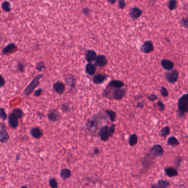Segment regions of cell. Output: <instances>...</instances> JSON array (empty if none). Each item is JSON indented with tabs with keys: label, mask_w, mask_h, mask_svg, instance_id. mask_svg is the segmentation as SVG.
<instances>
[{
	"label": "cell",
	"mask_w": 188,
	"mask_h": 188,
	"mask_svg": "<svg viewBox=\"0 0 188 188\" xmlns=\"http://www.w3.org/2000/svg\"><path fill=\"white\" fill-rule=\"evenodd\" d=\"M177 106L178 116L180 118H183L188 112V92L183 94L179 99Z\"/></svg>",
	"instance_id": "6da1fadb"
},
{
	"label": "cell",
	"mask_w": 188,
	"mask_h": 188,
	"mask_svg": "<svg viewBox=\"0 0 188 188\" xmlns=\"http://www.w3.org/2000/svg\"><path fill=\"white\" fill-rule=\"evenodd\" d=\"M103 119V116L100 114H96L92 116L91 118H89L86 123V129L89 132H95L99 128L100 123V121Z\"/></svg>",
	"instance_id": "7a4b0ae2"
},
{
	"label": "cell",
	"mask_w": 188,
	"mask_h": 188,
	"mask_svg": "<svg viewBox=\"0 0 188 188\" xmlns=\"http://www.w3.org/2000/svg\"><path fill=\"white\" fill-rule=\"evenodd\" d=\"M42 77H43V74H41L37 75L34 78L33 80L30 82L29 84L27 86V87L24 90V94L25 95L28 96L33 92L35 89L39 85L40 80Z\"/></svg>",
	"instance_id": "3957f363"
},
{
	"label": "cell",
	"mask_w": 188,
	"mask_h": 188,
	"mask_svg": "<svg viewBox=\"0 0 188 188\" xmlns=\"http://www.w3.org/2000/svg\"><path fill=\"white\" fill-rule=\"evenodd\" d=\"M165 77L167 81L171 84H174L178 80L179 73L177 69H172L167 71L165 73Z\"/></svg>",
	"instance_id": "277c9868"
},
{
	"label": "cell",
	"mask_w": 188,
	"mask_h": 188,
	"mask_svg": "<svg viewBox=\"0 0 188 188\" xmlns=\"http://www.w3.org/2000/svg\"><path fill=\"white\" fill-rule=\"evenodd\" d=\"M150 152L151 155L153 156L154 157H161L163 155L164 150L161 145L157 144L154 145L151 148Z\"/></svg>",
	"instance_id": "5b68a950"
},
{
	"label": "cell",
	"mask_w": 188,
	"mask_h": 188,
	"mask_svg": "<svg viewBox=\"0 0 188 188\" xmlns=\"http://www.w3.org/2000/svg\"><path fill=\"white\" fill-rule=\"evenodd\" d=\"M9 135L3 123H0V142L6 143L9 140Z\"/></svg>",
	"instance_id": "8992f818"
},
{
	"label": "cell",
	"mask_w": 188,
	"mask_h": 188,
	"mask_svg": "<svg viewBox=\"0 0 188 188\" xmlns=\"http://www.w3.org/2000/svg\"><path fill=\"white\" fill-rule=\"evenodd\" d=\"M99 135L101 140L106 141L109 139L111 137L109 131V127L107 125H104L102 127L99 132Z\"/></svg>",
	"instance_id": "52a82bcc"
},
{
	"label": "cell",
	"mask_w": 188,
	"mask_h": 188,
	"mask_svg": "<svg viewBox=\"0 0 188 188\" xmlns=\"http://www.w3.org/2000/svg\"><path fill=\"white\" fill-rule=\"evenodd\" d=\"M141 51L143 52L144 53L148 54L150 53L154 50V45L152 41L150 40L146 41L140 48Z\"/></svg>",
	"instance_id": "ba28073f"
},
{
	"label": "cell",
	"mask_w": 188,
	"mask_h": 188,
	"mask_svg": "<svg viewBox=\"0 0 188 188\" xmlns=\"http://www.w3.org/2000/svg\"><path fill=\"white\" fill-rule=\"evenodd\" d=\"M48 120L52 122H57L61 118V115L59 111L55 109L51 110L48 114Z\"/></svg>",
	"instance_id": "9c48e42d"
},
{
	"label": "cell",
	"mask_w": 188,
	"mask_h": 188,
	"mask_svg": "<svg viewBox=\"0 0 188 188\" xmlns=\"http://www.w3.org/2000/svg\"><path fill=\"white\" fill-rule=\"evenodd\" d=\"M96 52L92 50H88L85 53V58L86 61L89 63H92L95 62L97 59Z\"/></svg>",
	"instance_id": "30bf717a"
},
{
	"label": "cell",
	"mask_w": 188,
	"mask_h": 188,
	"mask_svg": "<svg viewBox=\"0 0 188 188\" xmlns=\"http://www.w3.org/2000/svg\"><path fill=\"white\" fill-rule=\"evenodd\" d=\"M17 47L15 43H10L4 47L2 50L3 55H8L17 51Z\"/></svg>",
	"instance_id": "8fae6325"
},
{
	"label": "cell",
	"mask_w": 188,
	"mask_h": 188,
	"mask_svg": "<svg viewBox=\"0 0 188 188\" xmlns=\"http://www.w3.org/2000/svg\"><path fill=\"white\" fill-rule=\"evenodd\" d=\"M53 88L57 94L61 95L64 92L66 87H65V85L62 81H58L53 84Z\"/></svg>",
	"instance_id": "7c38bea8"
},
{
	"label": "cell",
	"mask_w": 188,
	"mask_h": 188,
	"mask_svg": "<svg viewBox=\"0 0 188 188\" xmlns=\"http://www.w3.org/2000/svg\"><path fill=\"white\" fill-rule=\"evenodd\" d=\"M8 123L12 128L15 129L18 125V118L14 113H12L8 116Z\"/></svg>",
	"instance_id": "4fadbf2b"
},
{
	"label": "cell",
	"mask_w": 188,
	"mask_h": 188,
	"mask_svg": "<svg viewBox=\"0 0 188 188\" xmlns=\"http://www.w3.org/2000/svg\"><path fill=\"white\" fill-rule=\"evenodd\" d=\"M95 62V66L98 67H103L107 65V58L104 55H100L97 57V59Z\"/></svg>",
	"instance_id": "5bb4252c"
},
{
	"label": "cell",
	"mask_w": 188,
	"mask_h": 188,
	"mask_svg": "<svg viewBox=\"0 0 188 188\" xmlns=\"http://www.w3.org/2000/svg\"><path fill=\"white\" fill-rule=\"evenodd\" d=\"M161 64L163 68L167 71L173 69L174 67V63L173 62L168 59H162L161 61Z\"/></svg>",
	"instance_id": "9a60e30c"
},
{
	"label": "cell",
	"mask_w": 188,
	"mask_h": 188,
	"mask_svg": "<svg viewBox=\"0 0 188 188\" xmlns=\"http://www.w3.org/2000/svg\"><path fill=\"white\" fill-rule=\"evenodd\" d=\"M64 80L66 83L70 86L71 88L74 89L76 85V79L73 75L68 74L64 77Z\"/></svg>",
	"instance_id": "2e32d148"
},
{
	"label": "cell",
	"mask_w": 188,
	"mask_h": 188,
	"mask_svg": "<svg viewBox=\"0 0 188 188\" xmlns=\"http://www.w3.org/2000/svg\"><path fill=\"white\" fill-rule=\"evenodd\" d=\"M30 134L35 139H40L43 135V132L39 127H35L31 129Z\"/></svg>",
	"instance_id": "e0dca14e"
},
{
	"label": "cell",
	"mask_w": 188,
	"mask_h": 188,
	"mask_svg": "<svg viewBox=\"0 0 188 188\" xmlns=\"http://www.w3.org/2000/svg\"><path fill=\"white\" fill-rule=\"evenodd\" d=\"M107 76L103 74H97L93 77V82L95 84H100L107 79Z\"/></svg>",
	"instance_id": "ac0fdd59"
},
{
	"label": "cell",
	"mask_w": 188,
	"mask_h": 188,
	"mask_svg": "<svg viewBox=\"0 0 188 188\" xmlns=\"http://www.w3.org/2000/svg\"><path fill=\"white\" fill-rule=\"evenodd\" d=\"M129 15L134 19H138L142 15V11L140 8L138 7L132 8L130 11Z\"/></svg>",
	"instance_id": "d6986e66"
},
{
	"label": "cell",
	"mask_w": 188,
	"mask_h": 188,
	"mask_svg": "<svg viewBox=\"0 0 188 188\" xmlns=\"http://www.w3.org/2000/svg\"><path fill=\"white\" fill-rule=\"evenodd\" d=\"M124 83L123 81L117 80H111L107 86L113 88L115 89L122 88L123 86H124Z\"/></svg>",
	"instance_id": "ffe728a7"
},
{
	"label": "cell",
	"mask_w": 188,
	"mask_h": 188,
	"mask_svg": "<svg viewBox=\"0 0 188 188\" xmlns=\"http://www.w3.org/2000/svg\"><path fill=\"white\" fill-rule=\"evenodd\" d=\"M96 70V66L92 63H88L85 66V71L86 73L92 75L95 73Z\"/></svg>",
	"instance_id": "44dd1931"
},
{
	"label": "cell",
	"mask_w": 188,
	"mask_h": 188,
	"mask_svg": "<svg viewBox=\"0 0 188 188\" xmlns=\"http://www.w3.org/2000/svg\"><path fill=\"white\" fill-rule=\"evenodd\" d=\"M165 173L166 175L169 177H176L178 175V172L177 170H175L173 168H167L165 170Z\"/></svg>",
	"instance_id": "7402d4cb"
},
{
	"label": "cell",
	"mask_w": 188,
	"mask_h": 188,
	"mask_svg": "<svg viewBox=\"0 0 188 188\" xmlns=\"http://www.w3.org/2000/svg\"><path fill=\"white\" fill-rule=\"evenodd\" d=\"M167 144L173 147H176L179 145V141L175 137H170L168 139Z\"/></svg>",
	"instance_id": "603a6c76"
},
{
	"label": "cell",
	"mask_w": 188,
	"mask_h": 188,
	"mask_svg": "<svg viewBox=\"0 0 188 188\" xmlns=\"http://www.w3.org/2000/svg\"><path fill=\"white\" fill-rule=\"evenodd\" d=\"M170 134V128L169 126H166L165 127L162 128L161 130H160L159 132V135L161 137L166 138L167 136H168Z\"/></svg>",
	"instance_id": "cb8c5ba5"
},
{
	"label": "cell",
	"mask_w": 188,
	"mask_h": 188,
	"mask_svg": "<svg viewBox=\"0 0 188 188\" xmlns=\"http://www.w3.org/2000/svg\"><path fill=\"white\" fill-rule=\"evenodd\" d=\"M105 112L109 116L111 122H113L116 121L117 118V113L116 112H114L112 110H107Z\"/></svg>",
	"instance_id": "d4e9b609"
},
{
	"label": "cell",
	"mask_w": 188,
	"mask_h": 188,
	"mask_svg": "<svg viewBox=\"0 0 188 188\" xmlns=\"http://www.w3.org/2000/svg\"><path fill=\"white\" fill-rule=\"evenodd\" d=\"M138 141V138L135 134H133L130 135L129 138V144L131 146H134L137 145Z\"/></svg>",
	"instance_id": "484cf974"
},
{
	"label": "cell",
	"mask_w": 188,
	"mask_h": 188,
	"mask_svg": "<svg viewBox=\"0 0 188 188\" xmlns=\"http://www.w3.org/2000/svg\"><path fill=\"white\" fill-rule=\"evenodd\" d=\"M2 8L6 12H10L11 11V5L8 1H4L2 4Z\"/></svg>",
	"instance_id": "4316f807"
},
{
	"label": "cell",
	"mask_w": 188,
	"mask_h": 188,
	"mask_svg": "<svg viewBox=\"0 0 188 188\" xmlns=\"http://www.w3.org/2000/svg\"><path fill=\"white\" fill-rule=\"evenodd\" d=\"M156 185L158 188H167L170 185V182L165 180H159Z\"/></svg>",
	"instance_id": "83f0119b"
},
{
	"label": "cell",
	"mask_w": 188,
	"mask_h": 188,
	"mask_svg": "<svg viewBox=\"0 0 188 188\" xmlns=\"http://www.w3.org/2000/svg\"><path fill=\"white\" fill-rule=\"evenodd\" d=\"M12 113H14L18 119H22L24 116V113L20 108H15L12 111Z\"/></svg>",
	"instance_id": "f1b7e54d"
},
{
	"label": "cell",
	"mask_w": 188,
	"mask_h": 188,
	"mask_svg": "<svg viewBox=\"0 0 188 188\" xmlns=\"http://www.w3.org/2000/svg\"><path fill=\"white\" fill-rule=\"evenodd\" d=\"M177 1L176 0H170L168 3V8L170 11H173L177 7Z\"/></svg>",
	"instance_id": "f546056e"
},
{
	"label": "cell",
	"mask_w": 188,
	"mask_h": 188,
	"mask_svg": "<svg viewBox=\"0 0 188 188\" xmlns=\"http://www.w3.org/2000/svg\"><path fill=\"white\" fill-rule=\"evenodd\" d=\"M61 177L63 178L67 179V178H69L70 177L71 172H70L69 170H67V169H64V170H63L61 171Z\"/></svg>",
	"instance_id": "4dcf8cb0"
},
{
	"label": "cell",
	"mask_w": 188,
	"mask_h": 188,
	"mask_svg": "<svg viewBox=\"0 0 188 188\" xmlns=\"http://www.w3.org/2000/svg\"><path fill=\"white\" fill-rule=\"evenodd\" d=\"M181 24L183 28H188V17H183L181 19Z\"/></svg>",
	"instance_id": "1f68e13d"
},
{
	"label": "cell",
	"mask_w": 188,
	"mask_h": 188,
	"mask_svg": "<svg viewBox=\"0 0 188 188\" xmlns=\"http://www.w3.org/2000/svg\"><path fill=\"white\" fill-rule=\"evenodd\" d=\"M46 68L45 64L44 62L41 61L40 62L38 63L37 65V69L39 72H42L43 70H45Z\"/></svg>",
	"instance_id": "d6a6232c"
},
{
	"label": "cell",
	"mask_w": 188,
	"mask_h": 188,
	"mask_svg": "<svg viewBox=\"0 0 188 188\" xmlns=\"http://www.w3.org/2000/svg\"><path fill=\"white\" fill-rule=\"evenodd\" d=\"M160 93H161V95L164 97H167L169 95V93H168L167 89L164 86L161 87V90H160Z\"/></svg>",
	"instance_id": "836d02e7"
},
{
	"label": "cell",
	"mask_w": 188,
	"mask_h": 188,
	"mask_svg": "<svg viewBox=\"0 0 188 188\" xmlns=\"http://www.w3.org/2000/svg\"><path fill=\"white\" fill-rule=\"evenodd\" d=\"M0 118L4 121H5L7 118V114H6L4 108H0Z\"/></svg>",
	"instance_id": "e575fe53"
},
{
	"label": "cell",
	"mask_w": 188,
	"mask_h": 188,
	"mask_svg": "<svg viewBox=\"0 0 188 188\" xmlns=\"http://www.w3.org/2000/svg\"><path fill=\"white\" fill-rule=\"evenodd\" d=\"M157 107H158V110H159V111L163 112L165 110V105L162 101H159L157 102Z\"/></svg>",
	"instance_id": "d590c367"
},
{
	"label": "cell",
	"mask_w": 188,
	"mask_h": 188,
	"mask_svg": "<svg viewBox=\"0 0 188 188\" xmlns=\"http://www.w3.org/2000/svg\"><path fill=\"white\" fill-rule=\"evenodd\" d=\"M148 100H150L151 102H154L156 100L158 99V97L157 95H156L155 94H152L148 96Z\"/></svg>",
	"instance_id": "8d00e7d4"
},
{
	"label": "cell",
	"mask_w": 188,
	"mask_h": 188,
	"mask_svg": "<svg viewBox=\"0 0 188 188\" xmlns=\"http://www.w3.org/2000/svg\"><path fill=\"white\" fill-rule=\"evenodd\" d=\"M50 185L52 188H56L57 187V182L55 179H52L50 181Z\"/></svg>",
	"instance_id": "74e56055"
},
{
	"label": "cell",
	"mask_w": 188,
	"mask_h": 188,
	"mask_svg": "<svg viewBox=\"0 0 188 188\" xmlns=\"http://www.w3.org/2000/svg\"><path fill=\"white\" fill-rule=\"evenodd\" d=\"M115 129H116V125L114 124H112L111 125V127H109V131H110L111 137L113 135L114 132H115Z\"/></svg>",
	"instance_id": "f35d334b"
},
{
	"label": "cell",
	"mask_w": 188,
	"mask_h": 188,
	"mask_svg": "<svg viewBox=\"0 0 188 188\" xmlns=\"http://www.w3.org/2000/svg\"><path fill=\"white\" fill-rule=\"evenodd\" d=\"M61 108L64 112H68L70 110V107L69 106V105L68 104H65V103L62 105Z\"/></svg>",
	"instance_id": "ab89813d"
},
{
	"label": "cell",
	"mask_w": 188,
	"mask_h": 188,
	"mask_svg": "<svg viewBox=\"0 0 188 188\" xmlns=\"http://www.w3.org/2000/svg\"><path fill=\"white\" fill-rule=\"evenodd\" d=\"M18 70L21 72V73H23L24 72L25 69H24V64L22 63L19 62L18 64Z\"/></svg>",
	"instance_id": "60d3db41"
},
{
	"label": "cell",
	"mask_w": 188,
	"mask_h": 188,
	"mask_svg": "<svg viewBox=\"0 0 188 188\" xmlns=\"http://www.w3.org/2000/svg\"><path fill=\"white\" fill-rule=\"evenodd\" d=\"M42 92V90L41 89H39L35 91L34 96H35V97H39V96H40Z\"/></svg>",
	"instance_id": "b9f144b4"
},
{
	"label": "cell",
	"mask_w": 188,
	"mask_h": 188,
	"mask_svg": "<svg viewBox=\"0 0 188 188\" xmlns=\"http://www.w3.org/2000/svg\"><path fill=\"white\" fill-rule=\"evenodd\" d=\"M118 6L119 8L121 9H123L125 7V3L124 0H119V4H118Z\"/></svg>",
	"instance_id": "7bdbcfd3"
},
{
	"label": "cell",
	"mask_w": 188,
	"mask_h": 188,
	"mask_svg": "<svg viewBox=\"0 0 188 188\" xmlns=\"http://www.w3.org/2000/svg\"><path fill=\"white\" fill-rule=\"evenodd\" d=\"M5 84V80L4 78L0 74V88L3 87Z\"/></svg>",
	"instance_id": "ee69618b"
},
{
	"label": "cell",
	"mask_w": 188,
	"mask_h": 188,
	"mask_svg": "<svg viewBox=\"0 0 188 188\" xmlns=\"http://www.w3.org/2000/svg\"><path fill=\"white\" fill-rule=\"evenodd\" d=\"M144 106V102H140L139 103H138L137 105V108H143Z\"/></svg>",
	"instance_id": "f6af8a7d"
},
{
	"label": "cell",
	"mask_w": 188,
	"mask_h": 188,
	"mask_svg": "<svg viewBox=\"0 0 188 188\" xmlns=\"http://www.w3.org/2000/svg\"><path fill=\"white\" fill-rule=\"evenodd\" d=\"M181 157H177V159H176V161H175V163H176V165L178 164V165H179L181 164Z\"/></svg>",
	"instance_id": "bcb514c9"
},
{
	"label": "cell",
	"mask_w": 188,
	"mask_h": 188,
	"mask_svg": "<svg viewBox=\"0 0 188 188\" xmlns=\"http://www.w3.org/2000/svg\"><path fill=\"white\" fill-rule=\"evenodd\" d=\"M83 12H84V13L85 15H88L89 13V12H90V10H89L88 8H84Z\"/></svg>",
	"instance_id": "7dc6e473"
},
{
	"label": "cell",
	"mask_w": 188,
	"mask_h": 188,
	"mask_svg": "<svg viewBox=\"0 0 188 188\" xmlns=\"http://www.w3.org/2000/svg\"><path fill=\"white\" fill-rule=\"evenodd\" d=\"M107 1L112 4H115L116 2V0H107Z\"/></svg>",
	"instance_id": "c3c4849f"
},
{
	"label": "cell",
	"mask_w": 188,
	"mask_h": 188,
	"mask_svg": "<svg viewBox=\"0 0 188 188\" xmlns=\"http://www.w3.org/2000/svg\"><path fill=\"white\" fill-rule=\"evenodd\" d=\"M151 188H158V187H157V186L156 184H155L152 185Z\"/></svg>",
	"instance_id": "681fc988"
},
{
	"label": "cell",
	"mask_w": 188,
	"mask_h": 188,
	"mask_svg": "<svg viewBox=\"0 0 188 188\" xmlns=\"http://www.w3.org/2000/svg\"><path fill=\"white\" fill-rule=\"evenodd\" d=\"M185 10H187L188 11V4L186 5V6H185Z\"/></svg>",
	"instance_id": "f907efd6"
},
{
	"label": "cell",
	"mask_w": 188,
	"mask_h": 188,
	"mask_svg": "<svg viewBox=\"0 0 188 188\" xmlns=\"http://www.w3.org/2000/svg\"><path fill=\"white\" fill-rule=\"evenodd\" d=\"M28 188L27 187H26V186H23V187H21V188Z\"/></svg>",
	"instance_id": "816d5d0a"
},
{
	"label": "cell",
	"mask_w": 188,
	"mask_h": 188,
	"mask_svg": "<svg viewBox=\"0 0 188 188\" xmlns=\"http://www.w3.org/2000/svg\"><path fill=\"white\" fill-rule=\"evenodd\" d=\"M0 17H1V10H0Z\"/></svg>",
	"instance_id": "f5cc1de1"
},
{
	"label": "cell",
	"mask_w": 188,
	"mask_h": 188,
	"mask_svg": "<svg viewBox=\"0 0 188 188\" xmlns=\"http://www.w3.org/2000/svg\"></svg>",
	"instance_id": "db71d44e"
}]
</instances>
